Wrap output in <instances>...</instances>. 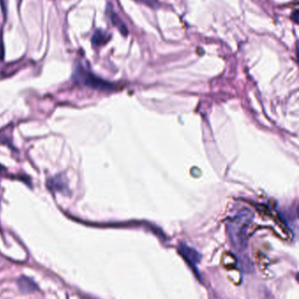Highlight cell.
Returning a JSON list of instances; mask_svg holds the SVG:
<instances>
[{"label":"cell","instance_id":"1","mask_svg":"<svg viewBox=\"0 0 299 299\" xmlns=\"http://www.w3.org/2000/svg\"><path fill=\"white\" fill-rule=\"evenodd\" d=\"M250 222L249 212L240 214L229 224V235L231 242L238 251L242 252L246 246V229Z\"/></svg>","mask_w":299,"mask_h":299},{"label":"cell","instance_id":"2","mask_svg":"<svg viewBox=\"0 0 299 299\" xmlns=\"http://www.w3.org/2000/svg\"><path fill=\"white\" fill-rule=\"evenodd\" d=\"M75 78L77 82L83 83L92 88H100V89L111 88L110 84L104 82L103 80L97 78L95 75L84 69L81 66H77L75 70Z\"/></svg>","mask_w":299,"mask_h":299},{"label":"cell","instance_id":"3","mask_svg":"<svg viewBox=\"0 0 299 299\" xmlns=\"http://www.w3.org/2000/svg\"><path fill=\"white\" fill-rule=\"evenodd\" d=\"M179 253L185 258L189 264L192 266H196L201 261V255L196 249H192L191 247L188 246L184 243H181L179 245Z\"/></svg>","mask_w":299,"mask_h":299},{"label":"cell","instance_id":"4","mask_svg":"<svg viewBox=\"0 0 299 299\" xmlns=\"http://www.w3.org/2000/svg\"><path fill=\"white\" fill-rule=\"evenodd\" d=\"M107 14L109 15L111 21L114 25L115 27L119 29V32L122 33V35L127 36L128 34V29L127 26L125 25V23L121 20V18H119V16L116 14L114 11L111 7V5L108 6L107 10Z\"/></svg>","mask_w":299,"mask_h":299},{"label":"cell","instance_id":"5","mask_svg":"<svg viewBox=\"0 0 299 299\" xmlns=\"http://www.w3.org/2000/svg\"><path fill=\"white\" fill-rule=\"evenodd\" d=\"M17 283H18L19 289L26 293L33 292L37 290V284L29 277H24V276L19 277Z\"/></svg>","mask_w":299,"mask_h":299},{"label":"cell","instance_id":"6","mask_svg":"<svg viewBox=\"0 0 299 299\" xmlns=\"http://www.w3.org/2000/svg\"><path fill=\"white\" fill-rule=\"evenodd\" d=\"M111 36L109 33H107L105 31L102 30H97L93 34V45L95 46H102V45L106 44L108 42V40H110Z\"/></svg>","mask_w":299,"mask_h":299},{"label":"cell","instance_id":"7","mask_svg":"<svg viewBox=\"0 0 299 299\" xmlns=\"http://www.w3.org/2000/svg\"><path fill=\"white\" fill-rule=\"evenodd\" d=\"M49 185L51 189L56 190V191L61 192V193L68 191L66 184L64 183V181H62L61 177H56V178H55L53 180H51V181H49Z\"/></svg>","mask_w":299,"mask_h":299},{"label":"cell","instance_id":"8","mask_svg":"<svg viewBox=\"0 0 299 299\" xmlns=\"http://www.w3.org/2000/svg\"><path fill=\"white\" fill-rule=\"evenodd\" d=\"M138 1L142 2L147 5H150V7H153V8L157 6V3L155 0H138Z\"/></svg>","mask_w":299,"mask_h":299},{"label":"cell","instance_id":"9","mask_svg":"<svg viewBox=\"0 0 299 299\" xmlns=\"http://www.w3.org/2000/svg\"><path fill=\"white\" fill-rule=\"evenodd\" d=\"M292 19L294 20L295 22H299V11L296 10L294 12V14L292 15Z\"/></svg>","mask_w":299,"mask_h":299},{"label":"cell","instance_id":"10","mask_svg":"<svg viewBox=\"0 0 299 299\" xmlns=\"http://www.w3.org/2000/svg\"><path fill=\"white\" fill-rule=\"evenodd\" d=\"M0 2H1V5H2V7H3V9H4V12L5 13V0H0Z\"/></svg>","mask_w":299,"mask_h":299}]
</instances>
